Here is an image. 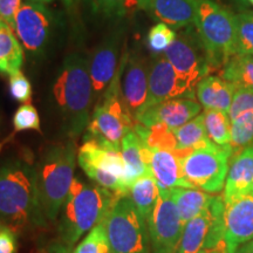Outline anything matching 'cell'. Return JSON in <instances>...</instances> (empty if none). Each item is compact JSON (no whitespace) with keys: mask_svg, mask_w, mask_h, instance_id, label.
I'll list each match as a JSON object with an SVG mask.
<instances>
[{"mask_svg":"<svg viewBox=\"0 0 253 253\" xmlns=\"http://www.w3.org/2000/svg\"><path fill=\"white\" fill-rule=\"evenodd\" d=\"M199 253H211V252H209V251H207V250H202V251H201V252H199Z\"/></svg>","mask_w":253,"mask_h":253,"instance_id":"48","label":"cell"},{"mask_svg":"<svg viewBox=\"0 0 253 253\" xmlns=\"http://www.w3.org/2000/svg\"><path fill=\"white\" fill-rule=\"evenodd\" d=\"M154 0H135L136 5L142 9H149Z\"/></svg>","mask_w":253,"mask_h":253,"instance_id":"43","label":"cell"},{"mask_svg":"<svg viewBox=\"0 0 253 253\" xmlns=\"http://www.w3.org/2000/svg\"><path fill=\"white\" fill-rule=\"evenodd\" d=\"M163 55L171 63L177 74L194 89L212 69L197 31L192 30L191 26L177 34Z\"/></svg>","mask_w":253,"mask_h":253,"instance_id":"10","label":"cell"},{"mask_svg":"<svg viewBox=\"0 0 253 253\" xmlns=\"http://www.w3.org/2000/svg\"><path fill=\"white\" fill-rule=\"evenodd\" d=\"M194 25L211 68L223 67L236 54V15L213 0H198Z\"/></svg>","mask_w":253,"mask_h":253,"instance_id":"5","label":"cell"},{"mask_svg":"<svg viewBox=\"0 0 253 253\" xmlns=\"http://www.w3.org/2000/svg\"><path fill=\"white\" fill-rule=\"evenodd\" d=\"M235 1L243 7H246V5H248V0H235Z\"/></svg>","mask_w":253,"mask_h":253,"instance_id":"46","label":"cell"},{"mask_svg":"<svg viewBox=\"0 0 253 253\" xmlns=\"http://www.w3.org/2000/svg\"><path fill=\"white\" fill-rule=\"evenodd\" d=\"M149 66L140 53L125 54L120 66V91L126 108L136 120L144 110L149 88Z\"/></svg>","mask_w":253,"mask_h":253,"instance_id":"13","label":"cell"},{"mask_svg":"<svg viewBox=\"0 0 253 253\" xmlns=\"http://www.w3.org/2000/svg\"><path fill=\"white\" fill-rule=\"evenodd\" d=\"M253 239V196L245 195L226 204L224 245L235 253L240 245Z\"/></svg>","mask_w":253,"mask_h":253,"instance_id":"17","label":"cell"},{"mask_svg":"<svg viewBox=\"0 0 253 253\" xmlns=\"http://www.w3.org/2000/svg\"><path fill=\"white\" fill-rule=\"evenodd\" d=\"M118 196L97 184H88L79 177L73 179L61 208L58 239L53 253H69L84 233L106 220Z\"/></svg>","mask_w":253,"mask_h":253,"instance_id":"2","label":"cell"},{"mask_svg":"<svg viewBox=\"0 0 253 253\" xmlns=\"http://www.w3.org/2000/svg\"><path fill=\"white\" fill-rule=\"evenodd\" d=\"M122 33L114 32L91 53L88 66L94 89V100L99 101L116 75Z\"/></svg>","mask_w":253,"mask_h":253,"instance_id":"15","label":"cell"},{"mask_svg":"<svg viewBox=\"0 0 253 253\" xmlns=\"http://www.w3.org/2000/svg\"><path fill=\"white\" fill-rule=\"evenodd\" d=\"M72 253H113L104 221L93 227Z\"/></svg>","mask_w":253,"mask_h":253,"instance_id":"34","label":"cell"},{"mask_svg":"<svg viewBox=\"0 0 253 253\" xmlns=\"http://www.w3.org/2000/svg\"><path fill=\"white\" fill-rule=\"evenodd\" d=\"M69 253H72V252H69Z\"/></svg>","mask_w":253,"mask_h":253,"instance_id":"51","label":"cell"},{"mask_svg":"<svg viewBox=\"0 0 253 253\" xmlns=\"http://www.w3.org/2000/svg\"><path fill=\"white\" fill-rule=\"evenodd\" d=\"M121 154L126 163V184L129 188L136 179L151 172V149L134 130L123 136Z\"/></svg>","mask_w":253,"mask_h":253,"instance_id":"20","label":"cell"},{"mask_svg":"<svg viewBox=\"0 0 253 253\" xmlns=\"http://www.w3.org/2000/svg\"><path fill=\"white\" fill-rule=\"evenodd\" d=\"M55 15L46 5L23 1L14 19V32L21 46L33 56L43 54L55 28Z\"/></svg>","mask_w":253,"mask_h":253,"instance_id":"11","label":"cell"},{"mask_svg":"<svg viewBox=\"0 0 253 253\" xmlns=\"http://www.w3.org/2000/svg\"><path fill=\"white\" fill-rule=\"evenodd\" d=\"M94 9L106 15L120 14L125 9L126 0H90Z\"/></svg>","mask_w":253,"mask_h":253,"instance_id":"40","label":"cell"},{"mask_svg":"<svg viewBox=\"0 0 253 253\" xmlns=\"http://www.w3.org/2000/svg\"><path fill=\"white\" fill-rule=\"evenodd\" d=\"M78 153L75 142L55 143L42 151L37 164L40 199L49 223L58 219L74 179Z\"/></svg>","mask_w":253,"mask_h":253,"instance_id":"4","label":"cell"},{"mask_svg":"<svg viewBox=\"0 0 253 253\" xmlns=\"http://www.w3.org/2000/svg\"><path fill=\"white\" fill-rule=\"evenodd\" d=\"M230 145L235 154L253 145V110H249L231 121Z\"/></svg>","mask_w":253,"mask_h":253,"instance_id":"32","label":"cell"},{"mask_svg":"<svg viewBox=\"0 0 253 253\" xmlns=\"http://www.w3.org/2000/svg\"><path fill=\"white\" fill-rule=\"evenodd\" d=\"M13 128L15 131L36 130L40 132V118L36 107L31 103H24L19 107L13 116Z\"/></svg>","mask_w":253,"mask_h":253,"instance_id":"36","label":"cell"},{"mask_svg":"<svg viewBox=\"0 0 253 253\" xmlns=\"http://www.w3.org/2000/svg\"><path fill=\"white\" fill-rule=\"evenodd\" d=\"M183 229L184 224L173 203L170 190L160 189L157 204L148 220L151 253H176Z\"/></svg>","mask_w":253,"mask_h":253,"instance_id":"12","label":"cell"},{"mask_svg":"<svg viewBox=\"0 0 253 253\" xmlns=\"http://www.w3.org/2000/svg\"><path fill=\"white\" fill-rule=\"evenodd\" d=\"M236 54L253 55V12L236 15Z\"/></svg>","mask_w":253,"mask_h":253,"instance_id":"33","label":"cell"},{"mask_svg":"<svg viewBox=\"0 0 253 253\" xmlns=\"http://www.w3.org/2000/svg\"><path fill=\"white\" fill-rule=\"evenodd\" d=\"M104 225L113 253H151L148 223L128 195L115 199Z\"/></svg>","mask_w":253,"mask_h":253,"instance_id":"7","label":"cell"},{"mask_svg":"<svg viewBox=\"0 0 253 253\" xmlns=\"http://www.w3.org/2000/svg\"><path fill=\"white\" fill-rule=\"evenodd\" d=\"M220 77L236 87L253 89V55L233 54L223 66Z\"/></svg>","mask_w":253,"mask_h":253,"instance_id":"28","label":"cell"},{"mask_svg":"<svg viewBox=\"0 0 253 253\" xmlns=\"http://www.w3.org/2000/svg\"><path fill=\"white\" fill-rule=\"evenodd\" d=\"M210 210L207 209L185 224L176 253H199L204 250L210 227Z\"/></svg>","mask_w":253,"mask_h":253,"instance_id":"27","label":"cell"},{"mask_svg":"<svg viewBox=\"0 0 253 253\" xmlns=\"http://www.w3.org/2000/svg\"><path fill=\"white\" fill-rule=\"evenodd\" d=\"M177 34L173 28L164 23H158L150 28L148 33V46L155 53L166 52V49L173 42Z\"/></svg>","mask_w":253,"mask_h":253,"instance_id":"35","label":"cell"},{"mask_svg":"<svg viewBox=\"0 0 253 253\" xmlns=\"http://www.w3.org/2000/svg\"><path fill=\"white\" fill-rule=\"evenodd\" d=\"M134 131L140 136L150 149H163L170 151L176 150L177 142L173 130H171L168 126L163 125V123L145 126L141 123L136 122Z\"/></svg>","mask_w":253,"mask_h":253,"instance_id":"30","label":"cell"},{"mask_svg":"<svg viewBox=\"0 0 253 253\" xmlns=\"http://www.w3.org/2000/svg\"><path fill=\"white\" fill-rule=\"evenodd\" d=\"M17 232L4 224H0V253H17Z\"/></svg>","mask_w":253,"mask_h":253,"instance_id":"39","label":"cell"},{"mask_svg":"<svg viewBox=\"0 0 253 253\" xmlns=\"http://www.w3.org/2000/svg\"><path fill=\"white\" fill-rule=\"evenodd\" d=\"M53 96L61 114L63 130L72 138L80 136L90 121L94 102L87 59L78 53L66 56L53 84Z\"/></svg>","mask_w":253,"mask_h":253,"instance_id":"3","label":"cell"},{"mask_svg":"<svg viewBox=\"0 0 253 253\" xmlns=\"http://www.w3.org/2000/svg\"><path fill=\"white\" fill-rule=\"evenodd\" d=\"M65 1V4L68 6V7H72V6H74L77 2L79 1V0H63Z\"/></svg>","mask_w":253,"mask_h":253,"instance_id":"45","label":"cell"},{"mask_svg":"<svg viewBox=\"0 0 253 253\" xmlns=\"http://www.w3.org/2000/svg\"><path fill=\"white\" fill-rule=\"evenodd\" d=\"M23 61V46L14 30L0 19V74H15L20 71Z\"/></svg>","mask_w":253,"mask_h":253,"instance_id":"24","label":"cell"},{"mask_svg":"<svg viewBox=\"0 0 253 253\" xmlns=\"http://www.w3.org/2000/svg\"><path fill=\"white\" fill-rule=\"evenodd\" d=\"M196 89L177 74L166 56H157L149 66V88L144 109L163 101L188 97L195 99Z\"/></svg>","mask_w":253,"mask_h":253,"instance_id":"14","label":"cell"},{"mask_svg":"<svg viewBox=\"0 0 253 253\" xmlns=\"http://www.w3.org/2000/svg\"><path fill=\"white\" fill-rule=\"evenodd\" d=\"M21 0H0V19L14 30V19Z\"/></svg>","mask_w":253,"mask_h":253,"instance_id":"41","label":"cell"},{"mask_svg":"<svg viewBox=\"0 0 253 253\" xmlns=\"http://www.w3.org/2000/svg\"><path fill=\"white\" fill-rule=\"evenodd\" d=\"M235 253H253V239L246 242L245 244L240 245L239 248L236 250Z\"/></svg>","mask_w":253,"mask_h":253,"instance_id":"42","label":"cell"},{"mask_svg":"<svg viewBox=\"0 0 253 253\" xmlns=\"http://www.w3.org/2000/svg\"><path fill=\"white\" fill-rule=\"evenodd\" d=\"M248 195H251V196H253V184L251 185V188H250L249 192H248Z\"/></svg>","mask_w":253,"mask_h":253,"instance_id":"47","label":"cell"},{"mask_svg":"<svg viewBox=\"0 0 253 253\" xmlns=\"http://www.w3.org/2000/svg\"><path fill=\"white\" fill-rule=\"evenodd\" d=\"M78 162L88 178L112 191L118 197L126 196V170L121 150L104 147L95 141H84L78 151Z\"/></svg>","mask_w":253,"mask_h":253,"instance_id":"9","label":"cell"},{"mask_svg":"<svg viewBox=\"0 0 253 253\" xmlns=\"http://www.w3.org/2000/svg\"><path fill=\"white\" fill-rule=\"evenodd\" d=\"M128 196L141 216L148 223L160 196V189L153 172L145 173L136 179L129 188Z\"/></svg>","mask_w":253,"mask_h":253,"instance_id":"25","label":"cell"},{"mask_svg":"<svg viewBox=\"0 0 253 253\" xmlns=\"http://www.w3.org/2000/svg\"><path fill=\"white\" fill-rule=\"evenodd\" d=\"M24 1L34 2V4H42V5H47V4H49V2L54 1V0H24Z\"/></svg>","mask_w":253,"mask_h":253,"instance_id":"44","label":"cell"},{"mask_svg":"<svg viewBox=\"0 0 253 253\" xmlns=\"http://www.w3.org/2000/svg\"><path fill=\"white\" fill-rule=\"evenodd\" d=\"M173 134L177 142L176 150L189 153V151L208 148L214 144L208 136L203 114H199L185 125L175 129Z\"/></svg>","mask_w":253,"mask_h":253,"instance_id":"26","label":"cell"},{"mask_svg":"<svg viewBox=\"0 0 253 253\" xmlns=\"http://www.w3.org/2000/svg\"><path fill=\"white\" fill-rule=\"evenodd\" d=\"M232 157L224 186L223 198L225 204L248 195L253 184V145L244 148Z\"/></svg>","mask_w":253,"mask_h":253,"instance_id":"18","label":"cell"},{"mask_svg":"<svg viewBox=\"0 0 253 253\" xmlns=\"http://www.w3.org/2000/svg\"><path fill=\"white\" fill-rule=\"evenodd\" d=\"M49 221L41 204L37 164L30 157L0 166V224L17 231L43 229Z\"/></svg>","mask_w":253,"mask_h":253,"instance_id":"1","label":"cell"},{"mask_svg":"<svg viewBox=\"0 0 253 253\" xmlns=\"http://www.w3.org/2000/svg\"><path fill=\"white\" fill-rule=\"evenodd\" d=\"M211 253H225V252H211Z\"/></svg>","mask_w":253,"mask_h":253,"instance_id":"50","label":"cell"},{"mask_svg":"<svg viewBox=\"0 0 253 253\" xmlns=\"http://www.w3.org/2000/svg\"><path fill=\"white\" fill-rule=\"evenodd\" d=\"M170 194L184 225L209 209L213 198L208 192L195 188H175L170 190Z\"/></svg>","mask_w":253,"mask_h":253,"instance_id":"23","label":"cell"},{"mask_svg":"<svg viewBox=\"0 0 253 253\" xmlns=\"http://www.w3.org/2000/svg\"><path fill=\"white\" fill-rule=\"evenodd\" d=\"M201 110V103L196 102L195 99L178 97V99L163 101L144 109L136 118V121L145 126L163 123L171 130H175L190 120L198 116Z\"/></svg>","mask_w":253,"mask_h":253,"instance_id":"16","label":"cell"},{"mask_svg":"<svg viewBox=\"0 0 253 253\" xmlns=\"http://www.w3.org/2000/svg\"><path fill=\"white\" fill-rule=\"evenodd\" d=\"M233 154L231 145L217 144L189 151L179 158L183 176L196 189L218 194L225 186L230 158Z\"/></svg>","mask_w":253,"mask_h":253,"instance_id":"8","label":"cell"},{"mask_svg":"<svg viewBox=\"0 0 253 253\" xmlns=\"http://www.w3.org/2000/svg\"><path fill=\"white\" fill-rule=\"evenodd\" d=\"M225 209L226 204L223 196L212 198L209 210H210V227L204 250L209 252H225L224 245V231H225ZM226 253V252H225Z\"/></svg>","mask_w":253,"mask_h":253,"instance_id":"29","label":"cell"},{"mask_svg":"<svg viewBox=\"0 0 253 253\" xmlns=\"http://www.w3.org/2000/svg\"><path fill=\"white\" fill-rule=\"evenodd\" d=\"M121 72L101 96L86 128L84 141H95L104 147L121 150V141L126 132L134 130L136 120L126 108L120 91Z\"/></svg>","mask_w":253,"mask_h":253,"instance_id":"6","label":"cell"},{"mask_svg":"<svg viewBox=\"0 0 253 253\" xmlns=\"http://www.w3.org/2000/svg\"><path fill=\"white\" fill-rule=\"evenodd\" d=\"M150 169L160 189L195 188L183 176L179 158L173 151L151 149Z\"/></svg>","mask_w":253,"mask_h":253,"instance_id":"19","label":"cell"},{"mask_svg":"<svg viewBox=\"0 0 253 253\" xmlns=\"http://www.w3.org/2000/svg\"><path fill=\"white\" fill-rule=\"evenodd\" d=\"M203 116L209 138L217 145H230L231 119L229 114L216 109H204Z\"/></svg>","mask_w":253,"mask_h":253,"instance_id":"31","label":"cell"},{"mask_svg":"<svg viewBox=\"0 0 253 253\" xmlns=\"http://www.w3.org/2000/svg\"><path fill=\"white\" fill-rule=\"evenodd\" d=\"M236 87L221 77L208 75L196 87L199 103L204 109H216L229 114Z\"/></svg>","mask_w":253,"mask_h":253,"instance_id":"22","label":"cell"},{"mask_svg":"<svg viewBox=\"0 0 253 253\" xmlns=\"http://www.w3.org/2000/svg\"><path fill=\"white\" fill-rule=\"evenodd\" d=\"M9 93L15 101L20 103H30L32 93V84L25 74L19 71L9 77Z\"/></svg>","mask_w":253,"mask_h":253,"instance_id":"37","label":"cell"},{"mask_svg":"<svg viewBox=\"0 0 253 253\" xmlns=\"http://www.w3.org/2000/svg\"><path fill=\"white\" fill-rule=\"evenodd\" d=\"M198 0H154L151 13L173 30L191 26L195 24Z\"/></svg>","mask_w":253,"mask_h":253,"instance_id":"21","label":"cell"},{"mask_svg":"<svg viewBox=\"0 0 253 253\" xmlns=\"http://www.w3.org/2000/svg\"><path fill=\"white\" fill-rule=\"evenodd\" d=\"M248 2H249V4H251V5L253 6V0H248Z\"/></svg>","mask_w":253,"mask_h":253,"instance_id":"49","label":"cell"},{"mask_svg":"<svg viewBox=\"0 0 253 253\" xmlns=\"http://www.w3.org/2000/svg\"><path fill=\"white\" fill-rule=\"evenodd\" d=\"M249 110H253V89L239 88L236 90L229 110L231 121Z\"/></svg>","mask_w":253,"mask_h":253,"instance_id":"38","label":"cell"}]
</instances>
